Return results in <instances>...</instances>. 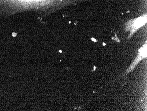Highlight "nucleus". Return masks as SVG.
Segmentation results:
<instances>
[{
  "label": "nucleus",
  "mask_w": 147,
  "mask_h": 111,
  "mask_svg": "<svg viewBox=\"0 0 147 111\" xmlns=\"http://www.w3.org/2000/svg\"><path fill=\"white\" fill-rule=\"evenodd\" d=\"M147 23V15H143L138 18L131 19L126 22L125 25V31H129V34L128 39H129L134 34Z\"/></svg>",
  "instance_id": "obj_1"
},
{
  "label": "nucleus",
  "mask_w": 147,
  "mask_h": 111,
  "mask_svg": "<svg viewBox=\"0 0 147 111\" xmlns=\"http://www.w3.org/2000/svg\"><path fill=\"white\" fill-rule=\"evenodd\" d=\"M146 57H147V44L146 43L145 45H144L139 50V53L138 54V57L136 58V59H135L134 62L131 64L130 67L126 70L125 72L122 75V76L127 75V74H128L133 69H134V68L136 67V66L138 64V63L141 60H142L144 58H146Z\"/></svg>",
  "instance_id": "obj_2"
}]
</instances>
